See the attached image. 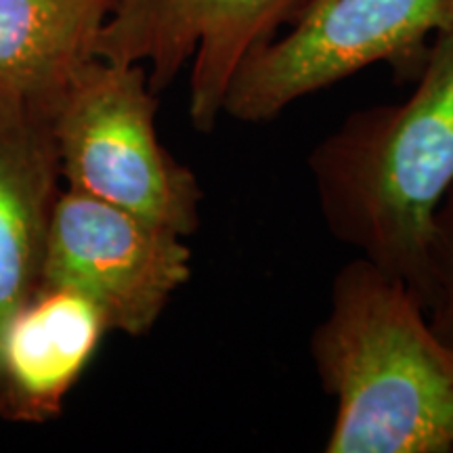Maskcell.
Here are the masks:
<instances>
[{
  "instance_id": "1",
  "label": "cell",
  "mask_w": 453,
  "mask_h": 453,
  "mask_svg": "<svg viewBox=\"0 0 453 453\" xmlns=\"http://www.w3.org/2000/svg\"><path fill=\"white\" fill-rule=\"evenodd\" d=\"M307 164L327 231L426 309L434 217L453 187V27L433 38L410 97L353 111Z\"/></svg>"
},
{
  "instance_id": "2",
  "label": "cell",
  "mask_w": 453,
  "mask_h": 453,
  "mask_svg": "<svg viewBox=\"0 0 453 453\" xmlns=\"http://www.w3.org/2000/svg\"><path fill=\"white\" fill-rule=\"evenodd\" d=\"M309 355L336 403L324 451H453V347L403 281L361 257L344 265Z\"/></svg>"
},
{
  "instance_id": "3",
  "label": "cell",
  "mask_w": 453,
  "mask_h": 453,
  "mask_svg": "<svg viewBox=\"0 0 453 453\" xmlns=\"http://www.w3.org/2000/svg\"><path fill=\"white\" fill-rule=\"evenodd\" d=\"M156 113L143 64L93 59L49 111L59 174L65 189L189 237L200 229L203 191L162 145Z\"/></svg>"
},
{
  "instance_id": "4",
  "label": "cell",
  "mask_w": 453,
  "mask_h": 453,
  "mask_svg": "<svg viewBox=\"0 0 453 453\" xmlns=\"http://www.w3.org/2000/svg\"><path fill=\"white\" fill-rule=\"evenodd\" d=\"M447 27L453 0H304L292 30L258 47L235 72L223 116L269 122L376 64L416 78L433 38Z\"/></svg>"
},
{
  "instance_id": "5",
  "label": "cell",
  "mask_w": 453,
  "mask_h": 453,
  "mask_svg": "<svg viewBox=\"0 0 453 453\" xmlns=\"http://www.w3.org/2000/svg\"><path fill=\"white\" fill-rule=\"evenodd\" d=\"M191 248L122 208L61 189L50 212L41 286L93 303L107 330L141 338L191 280Z\"/></svg>"
},
{
  "instance_id": "6",
  "label": "cell",
  "mask_w": 453,
  "mask_h": 453,
  "mask_svg": "<svg viewBox=\"0 0 453 453\" xmlns=\"http://www.w3.org/2000/svg\"><path fill=\"white\" fill-rule=\"evenodd\" d=\"M304 0H122L97 41L99 59L143 64L156 95L189 65V118L212 133L235 72L294 19Z\"/></svg>"
},
{
  "instance_id": "7",
  "label": "cell",
  "mask_w": 453,
  "mask_h": 453,
  "mask_svg": "<svg viewBox=\"0 0 453 453\" xmlns=\"http://www.w3.org/2000/svg\"><path fill=\"white\" fill-rule=\"evenodd\" d=\"M105 334L104 315L81 294L38 286L0 344V420H55Z\"/></svg>"
},
{
  "instance_id": "8",
  "label": "cell",
  "mask_w": 453,
  "mask_h": 453,
  "mask_svg": "<svg viewBox=\"0 0 453 453\" xmlns=\"http://www.w3.org/2000/svg\"><path fill=\"white\" fill-rule=\"evenodd\" d=\"M61 174L47 111L0 90V344L41 286Z\"/></svg>"
},
{
  "instance_id": "9",
  "label": "cell",
  "mask_w": 453,
  "mask_h": 453,
  "mask_svg": "<svg viewBox=\"0 0 453 453\" xmlns=\"http://www.w3.org/2000/svg\"><path fill=\"white\" fill-rule=\"evenodd\" d=\"M122 0H0V90L44 111L84 65Z\"/></svg>"
},
{
  "instance_id": "10",
  "label": "cell",
  "mask_w": 453,
  "mask_h": 453,
  "mask_svg": "<svg viewBox=\"0 0 453 453\" xmlns=\"http://www.w3.org/2000/svg\"><path fill=\"white\" fill-rule=\"evenodd\" d=\"M426 315L437 336L453 347V187L434 217Z\"/></svg>"
}]
</instances>
